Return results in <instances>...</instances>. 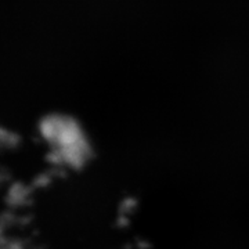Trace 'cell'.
I'll return each mask as SVG.
<instances>
[{"label":"cell","mask_w":249,"mask_h":249,"mask_svg":"<svg viewBox=\"0 0 249 249\" xmlns=\"http://www.w3.org/2000/svg\"><path fill=\"white\" fill-rule=\"evenodd\" d=\"M42 134L54 155L70 163H79L89 154V145L79 124L67 116L54 115L42 124Z\"/></svg>","instance_id":"1"}]
</instances>
